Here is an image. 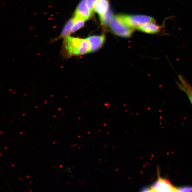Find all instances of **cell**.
<instances>
[{
	"label": "cell",
	"instance_id": "6da1fadb",
	"mask_svg": "<svg viewBox=\"0 0 192 192\" xmlns=\"http://www.w3.org/2000/svg\"><path fill=\"white\" fill-rule=\"evenodd\" d=\"M64 56L71 57L81 56L89 52V47L87 40L68 37L64 43Z\"/></svg>",
	"mask_w": 192,
	"mask_h": 192
},
{
	"label": "cell",
	"instance_id": "7a4b0ae2",
	"mask_svg": "<svg viewBox=\"0 0 192 192\" xmlns=\"http://www.w3.org/2000/svg\"><path fill=\"white\" fill-rule=\"evenodd\" d=\"M110 26L114 33L122 37H130L133 32V28L129 27L125 23L121 15L114 16L110 23Z\"/></svg>",
	"mask_w": 192,
	"mask_h": 192
},
{
	"label": "cell",
	"instance_id": "3957f363",
	"mask_svg": "<svg viewBox=\"0 0 192 192\" xmlns=\"http://www.w3.org/2000/svg\"><path fill=\"white\" fill-rule=\"evenodd\" d=\"M124 22L129 27L134 29L146 23L155 22L152 17L145 15H121Z\"/></svg>",
	"mask_w": 192,
	"mask_h": 192
},
{
	"label": "cell",
	"instance_id": "277c9868",
	"mask_svg": "<svg viewBox=\"0 0 192 192\" xmlns=\"http://www.w3.org/2000/svg\"><path fill=\"white\" fill-rule=\"evenodd\" d=\"M177 189V188L175 187L168 180L160 176L150 188L151 191L155 192H176Z\"/></svg>",
	"mask_w": 192,
	"mask_h": 192
},
{
	"label": "cell",
	"instance_id": "5b68a950",
	"mask_svg": "<svg viewBox=\"0 0 192 192\" xmlns=\"http://www.w3.org/2000/svg\"><path fill=\"white\" fill-rule=\"evenodd\" d=\"M92 15L87 5L86 0H81L78 6L74 17L85 21L90 19Z\"/></svg>",
	"mask_w": 192,
	"mask_h": 192
},
{
	"label": "cell",
	"instance_id": "8992f818",
	"mask_svg": "<svg viewBox=\"0 0 192 192\" xmlns=\"http://www.w3.org/2000/svg\"><path fill=\"white\" fill-rule=\"evenodd\" d=\"M88 43L89 52H93L99 50L105 41L104 35L90 36L86 39Z\"/></svg>",
	"mask_w": 192,
	"mask_h": 192
},
{
	"label": "cell",
	"instance_id": "52a82bcc",
	"mask_svg": "<svg viewBox=\"0 0 192 192\" xmlns=\"http://www.w3.org/2000/svg\"><path fill=\"white\" fill-rule=\"evenodd\" d=\"M176 83L180 90L187 95L192 105V86L188 82L185 78L180 75L178 76Z\"/></svg>",
	"mask_w": 192,
	"mask_h": 192
},
{
	"label": "cell",
	"instance_id": "ba28073f",
	"mask_svg": "<svg viewBox=\"0 0 192 192\" xmlns=\"http://www.w3.org/2000/svg\"><path fill=\"white\" fill-rule=\"evenodd\" d=\"M162 26L155 24V22L146 23L138 26L137 29L143 33L156 34L161 31Z\"/></svg>",
	"mask_w": 192,
	"mask_h": 192
},
{
	"label": "cell",
	"instance_id": "9c48e42d",
	"mask_svg": "<svg viewBox=\"0 0 192 192\" xmlns=\"http://www.w3.org/2000/svg\"><path fill=\"white\" fill-rule=\"evenodd\" d=\"M109 4L108 0H98L95 6V11L99 16H103L109 10Z\"/></svg>",
	"mask_w": 192,
	"mask_h": 192
},
{
	"label": "cell",
	"instance_id": "30bf717a",
	"mask_svg": "<svg viewBox=\"0 0 192 192\" xmlns=\"http://www.w3.org/2000/svg\"><path fill=\"white\" fill-rule=\"evenodd\" d=\"M74 23L73 18L71 19L66 22L65 26L63 29L61 37H68L71 32L72 26Z\"/></svg>",
	"mask_w": 192,
	"mask_h": 192
},
{
	"label": "cell",
	"instance_id": "8fae6325",
	"mask_svg": "<svg viewBox=\"0 0 192 192\" xmlns=\"http://www.w3.org/2000/svg\"><path fill=\"white\" fill-rule=\"evenodd\" d=\"M114 17L113 13L109 9L105 14L103 16H100V19L102 24L107 25L110 24Z\"/></svg>",
	"mask_w": 192,
	"mask_h": 192
},
{
	"label": "cell",
	"instance_id": "7c38bea8",
	"mask_svg": "<svg viewBox=\"0 0 192 192\" xmlns=\"http://www.w3.org/2000/svg\"><path fill=\"white\" fill-rule=\"evenodd\" d=\"M74 23L72 29V33H73L83 27L84 25V21L74 17Z\"/></svg>",
	"mask_w": 192,
	"mask_h": 192
},
{
	"label": "cell",
	"instance_id": "4fadbf2b",
	"mask_svg": "<svg viewBox=\"0 0 192 192\" xmlns=\"http://www.w3.org/2000/svg\"><path fill=\"white\" fill-rule=\"evenodd\" d=\"M98 0H86L87 5L89 9L93 14L95 11V6Z\"/></svg>",
	"mask_w": 192,
	"mask_h": 192
}]
</instances>
